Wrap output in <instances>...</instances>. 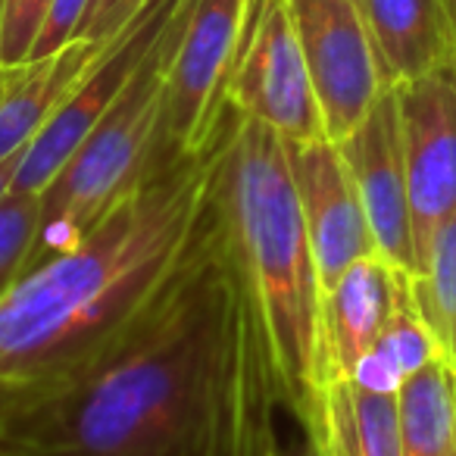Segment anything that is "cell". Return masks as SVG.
Returning a JSON list of instances; mask_svg holds the SVG:
<instances>
[{
    "label": "cell",
    "instance_id": "6",
    "mask_svg": "<svg viewBox=\"0 0 456 456\" xmlns=\"http://www.w3.org/2000/svg\"><path fill=\"white\" fill-rule=\"evenodd\" d=\"M228 107L269 126L288 144L325 138L288 0H250L244 45L228 78Z\"/></svg>",
    "mask_w": 456,
    "mask_h": 456
},
{
    "label": "cell",
    "instance_id": "14",
    "mask_svg": "<svg viewBox=\"0 0 456 456\" xmlns=\"http://www.w3.org/2000/svg\"><path fill=\"white\" fill-rule=\"evenodd\" d=\"M391 85L450 66V20L444 0H354Z\"/></svg>",
    "mask_w": 456,
    "mask_h": 456
},
{
    "label": "cell",
    "instance_id": "24",
    "mask_svg": "<svg viewBox=\"0 0 456 456\" xmlns=\"http://www.w3.org/2000/svg\"><path fill=\"white\" fill-rule=\"evenodd\" d=\"M22 157V153H20ZM20 157L7 159V163H0V200L13 191V178H16V166H20Z\"/></svg>",
    "mask_w": 456,
    "mask_h": 456
},
{
    "label": "cell",
    "instance_id": "9",
    "mask_svg": "<svg viewBox=\"0 0 456 456\" xmlns=\"http://www.w3.org/2000/svg\"><path fill=\"white\" fill-rule=\"evenodd\" d=\"M419 275L437 228L456 213V85L447 69L394 85Z\"/></svg>",
    "mask_w": 456,
    "mask_h": 456
},
{
    "label": "cell",
    "instance_id": "2",
    "mask_svg": "<svg viewBox=\"0 0 456 456\" xmlns=\"http://www.w3.org/2000/svg\"><path fill=\"white\" fill-rule=\"evenodd\" d=\"M238 266L219 200L194 256L151 316L82 379L57 391V437L69 456H175L209 435L238 385Z\"/></svg>",
    "mask_w": 456,
    "mask_h": 456
},
{
    "label": "cell",
    "instance_id": "12",
    "mask_svg": "<svg viewBox=\"0 0 456 456\" xmlns=\"http://www.w3.org/2000/svg\"><path fill=\"white\" fill-rule=\"evenodd\" d=\"M410 273L391 266L381 254L362 256L322 297V354L325 375L354 379L360 362L372 354L385 325L397 310Z\"/></svg>",
    "mask_w": 456,
    "mask_h": 456
},
{
    "label": "cell",
    "instance_id": "20",
    "mask_svg": "<svg viewBox=\"0 0 456 456\" xmlns=\"http://www.w3.org/2000/svg\"><path fill=\"white\" fill-rule=\"evenodd\" d=\"M53 0H0V66L26 63Z\"/></svg>",
    "mask_w": 456,
    "mask_h": 456
},
{
    "label": "cell",
    "instance_id": "11",
    "mask_svg": "<svg viewBox=\"0 0 456 456\" xmlns=\"http://www.w3.org/2000/svg\"><path fill=\"white\" fill-rule=\"evenodd\" d=\"M288 163H291L300 213H304L325 297L354 263L379 254V248H375L366 209H362L356 184L335 141L319 138L288 144Z\"/></svg>",
    "mask_w": 456,
    "mask_h": 456
},
{
    "label": "cell",
    "instance_id": "7",
    "mask_svg": "<svg viewBox=\"0 0 456 456\" xmlns=\"http://www.w3.org/2000/svg\"><path fill=\"white\" fill-rule=\"evenodd\" d=\"M178 7H182V0H151L116 38L103 45L101 57L91 63L82 82L66 94V101L53 110L38 138L20 157L13 191L41 194L51 184V178L63 169L66 159L78 151V144L88 138L91 128L101 122V116L113 107V101L122 94L128 78L134 76L141 60L147 57V51Z\"/></svg>",
    "mask_w": 456,
    "mask_h": 456
},
{
    "label": "cell",
    "instance_id": "23",
    "mask_svg": "<svg viewBox=\"0 0 456 456\" xmlns=\"http://www.w3.org/2000/svg\"><path fill=\"white\" fill-rule=\"evenodd\" d=\"M444 7H447V20H450V78L456 85V0H444Z\"/></svg>",
    "mask_w": 456,
    "mask_h": 456
},
{
    "label": "cell",
    "instance_id": "16",
    "mask_svg": "<svg viewBox=\"0 0 456 456\" xmlns=\"http://www.w3.org/2000/svg\"><path fill=\"white\" fill-rule=\"evenodd\" d=\"M397 416L403 456H456V369L447 356L400 385Z\"/></svg>",
    "mask_w": 456,
    "mask_h": 456
},
{
    "label": "cell",
    "instance_id": "4",
    "mask_svg": "<svg viewBox=\"0 0 456 456\" xmlns=\"http://www.w3.org/2000/svg\"><path fill=\"white\" fill-rule=\"evenodd\" d=\"M194 0H182L134 76L38 194V235L22 269L72 248L147 172L163 132L166 72Z\"/></svg>",
    "mask_w": 456,
    "mask_h": 456
},
{
    "label": "cell",
    "instance_id": "13",
    "mask_svg": "<svg viewBox=\"0 0 456 456\" xmlns=\"http://www.w3.org/2000/svg\"><path fill=\"white\" fill-rule=\"evenodd\" d=\"M107 41L76 38L63 51L16 66H0V163L26 153L53 110L101 57Z\"/></svg>",
    "mask_w": 456,
    "mask_h": 456
},
{
    "label": "cell",
    "instance_id": "8",
    "mask_svg": "<svg viewBox=\"0 0 456 456\" xmlns=\"http://www.w3.org/2000/svg\"><path fill=\"white\" fill-rule=\"evenodd\" d=\"M288 7L316 91L325 138L338 144L366 119L391 85L381 76L372 38L354 0H288Z\"/></svg>",
    "mask_w": 456,
    "mask_h": 456
},
{
    "label": "cell",
    "instance_id": "1",
    "mask_svg": "<svg viewBox=\"0 0 456 456\" xmlns=\"http://www.w3.org/2000/svg\"><path fill=\"white\" fill-rule=\"evenodd\" d=\"M232 119L200 153L147 169L88 235L0 291V391H63L151 316L216 216Z\"/></svg>",
    "mask_w": 456,
    "mask_h": 456
},
{
    "label": "cell",
    "instance_id": "10",
    "mask_svg": "<svg viewBox=\"0 0 456 456\" xmlns=\"http://www.w3.org/2000/svg\"><path fill=\"white\" fill-rule=\"evenodd\" d=\"M338 151L356 184L379 254L391 266L419 275L397 91H381L366 119L347 138L338 141Z\"/></svg>",
    "mask_w": 456,
    "mask_h": 456
},
{
    "label": "cell",
    "instance_id": "22",
    "mask_svg": "<svg viewBox=\"0 0 456 456\" xmlns=\"http://www.w3.org/2000/svg\"><path fill=\"white\" fill-rule=\"evenodd\" d=\"M151 0H91L88 16L76 38L85 41H110L147 7Z\"/></svg>",
    "mask_w": 456,
    "mask_h": 456
},
{
    "label": "cell",
    "instance_id": "15",
    "mask_svg": "<svg viewBox=\"0 0 456 456\" xmlns=\"http://www.w3.org/2000/svg\"><path fill=\"white\" fill-rule=\"evenodd\" d=\"M306 435L325 456H403L397 394L331 379L322 391L316 428Z\"/></svg>",
    "mask_w": 456,
    "mask_h": 456
},
{
    "label": "cell",
    "instance_id": "5",
    "mask_svg": "<svg viewBox=\"0 0 456 456\" xmlns=\"http://www.w3.org/2000/svg\"><path fill=\"white\" fill-rule=\"evenodd\" d=\"M250 0H194L166 72V113L159 144L172 157L209 147L235 110L228 78L244 45Z\"/></svg>",
    "mask_w": 456,
    "mask_h": 456
},
{
    "label": "cell",
    "instance_id": "17",
    "mask_svg": "<svg viewBox=\"0 0 456 456\" xmlns=\"http://www.w3.org/2000/svg\"><path fill=\"white\" fill-rule=\"evenodd\" d=\"M437 356H444L441 341H437L435 331L428 329V322L419 313L416 297H412V275H410L403 291H400L397 310H394L391 322L385 325L379 344L360 362V369H356L350 381H356L362 387H372V391L397 394L400 385L410 375H416L419 369H425Z\"/></svg>",
    "mask_w": 456,
    "mask_h": 456
},
{
    "label": "cell",
    "instance_id": "21",
    "mask_svg": "<svg viewBox=\"0 0 456 456\" xmlns=\"http://www.w3.org/2000/svg\"><path fill=\"white\" fill-rule=\"evenodd\" d=\"M91 0H53L51 10H47V20L41 26L38 38H35L32 57L28 60H41L51 57V53L63 51L66 45H72L82 28L85 16H88Z\"/></svg>",
    "mask_w": 456,
    "mask_h": 456
},
{
    "label": "cell",
    "instance_id": "25",
    "mask_svg": "<svg viewBox=\"0 0 456 456\" xmlns=\"http://www.w3.org/2000/svg\"><path fill=\"white\" fill-rule=\"evenodd\" d=\"M291 456H325V453H322V450H319V444L313 441L310 435H306V444L297 450V453H291Z\"/></svg>",
    "mask_w": 456,
    "mask_h": 456
},
{
    "label": "cell",
    "instance_id": "19",
    "mask_svg": "<svg viewBox=\"0 0 456 456\" xmlns=\"http://www.w3.org/2000/svg\"><path fill=\"white\" fill-rule=\"evenodd\" d=\"M38 235V194L10 191L0 200V291L22 273Z\"/></svg>",
    "mask_w": 456,
    "mask_h": 456
},
{
    "label": "cell",
    "instance_id": "3",
    "mask_svg": "<svg viewBox=\"0 0 456 456\" xmlns=\"http://www.w3.org/2000/svg\"><path fill=\"white\" fill-rule=\"evenodd\" d=\"M216 200L266 360L288 403L313 431L329 385L322 281L300 213L288 144L238 110L222 147Z\"/></svg>",
    "mask_w": 456,
    "mask_h": 456
},
{
    "label": "cell",
    "instance_id": "18",
    "mask_svg": "<svg viewBox=\"0 0 456 456\" xmlns=\"http://www.w3.org/2000/svg\"><path fill=\"white\" fill-rule=\"evenodd\" d=\"M412 297L456 369V213L437 228L422 275H412Z\"/></svg>",
    "mask_w": 456,
    "mask_h": 456
}]
</instances>
